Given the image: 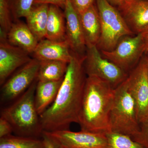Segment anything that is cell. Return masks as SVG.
I'll return each instance as SVG.
<instances>
[{
  "mask_svg": "<svg viewBox=\"0 0 148 148\" xmlns=\"http://www.w3.org/2000/svg\"><path fill=\"white\" fill-rule=\"evenodd\" d=\"M53 142L66 148H106V134L83 131L73 132L69 130L43 132Z\"/></svg>",
  "mask_w": 148,
  "mask_h": 148,
  "instance_id": "30bf717a",
  "label": "cell"
},
{
  "mask_svg": "<svg viewBox=\"0 0 148 148\" xmlns=\"http://www.w3.org/2000/svg\"><path fill=\"white\" fill-rule=\"evenodd\" d=\"M101 23V35L97 47L100 51L113 50L122 38L134 33L116 8L107 0H96Z\"/></svg>",
  "mask_w": 148,
  "mask_h": 148,
  "instance_id": "5b68a950",
  "label": "cell"
},
{
  "mask_svg": "<svg viewBox=\"0 0 148 148\" xmlns=\"http://www.w3.org/2000/svg\"><path fill=\"white\" fill-rule=\"evenodd\" d=\"M10 44L22 49L28 53L34 51L39 41L27 24L18 20L14 21L7 34Z\"/></svg>",
  "mask_w": 148,
  "mask_h": 148,
  "instance_id": "9a60e30c",
  "label": "cell"
},
{
  "mask_svg": "<svg viewBox=\"0 0 148 148\" xmlns=\"http://www.w3.org/2000/svg\"><path fill=\"white\" fill-rule=\"evenodd\" d=\"M143 36L145 42V53H148V34Z\"/></svg>",
  "mask_w": 148,
  "mask_h": 148,
  "instance_id": "4dcf8cb0",
  "label": "cell"
},
{
  "mask_svg": "<svg viewBox=\"0 0 148 148\" xmlns=\"http://www.w3.org/2000/svg\"><path fill=\"white\" fill-rule=\"evenodd\" d=\"M85 57L73 53L55 100L40 115L43 132L67 130L72 123H77L87 77L84 66Z\"/></svg>",
  "mask_w": 148,
  "mask_h": 148,
  "instance_id": "6da1fadb",
  "label": "cell"
},
{
  "mask_svg": "<svg viewBox=\"0 0 148 148\" xmlns=\"http://www.w3.org/2000/svg\"><path fill=\"white\" fill-rule=\"evenodd\" d=\"M127 80L140 124L148 118V77L144 56L129 72Z\"/></svg>",
  "mask_w": 148,
  "mask_h": 148,
  "instance_id": "9c48e42d",
  "label": "cell"
},
{
  "mask_svg": "<svg viewBox=\"0 0 148 148\" xmlns=\"http://www.w3.org/2000/svg\"><path fill=\"white\" fill-rule=\"evenodd\" d=\"M40 65L38 60L32 58L7 80L1 86V102H12L22 95L37 79Z\"/></svg>",
  "mask_w": 148,
  "mask_h": 148,
  "instance_id": "ba28073f",
  "label": "cell"
},
{
  "mask_svg": "<svg viewBox=\"0 0 148 148\" xmlns=\"http://www.w3.org/2000/svg\"><path fill=\"white\" fill-rule=\"evenodd\" d=\"M73 7L79 14L94 4L96 0H70Z\"/></svg>",
  "mask_w": 148,
  "mask_h": 148,
  "instance_id": "484cf974",
  "label": "cell"
},
{
  "mask_svg": "<svg viewBox=\"0 0 148 148\" xmlns=\"http://www.w3.org/2000/svg\"><path fill=\"white\" fill-rule=\"evenodd\" d=\"M134 34H141L148 26V0H125L117 8Z\"/></svg>",
  "mask_w": 148,
  "mask_h": 148,
  "instance_id": "4fadbf2b",
  "label": "cell"
},
{
  "mask_svg": "<svg viewBox=\"0 0 148 148\" xmlns=\"http://www.w3.org/2000/svg\"><path fill=\"white\" fill-rule=\"evenodd\" d=\"M66 2V0H36L35 1L34 4L52 5L56 6L62 9H64Z\"/></svg>",
  "mask_w": 148,
  "mask_h": 148,
  "instance_id": "83f0119b",
  "label": "cell"
},
{
  "mask_svg": "<svg viewBox=\"0 0 148 148\" xmlns=\"http://www.w3.org/2000/svg\"><path fill=\"white\" fill-rule=\"evenodd\" d=\"M145 148H148V118L140 123V130L132 138Z\"/></svg>",
  "mask_w": 148,
  "mask_h": 148,
  "instance_id": "d4e9b609",
  "label": "cell"
},
{
  "mask_svg": "<svg viewBox=\"0 0 148 148\" xmlns=\"http://www.w3.org/2000/svg\"><path fill=\"white\" fill-rule=\"evenodd\" d=\"M36 0H7L14 21L26 17Z\"/></svg>",
  "mask_w": 148,
  "mask_h": 148,
  "instance_id": "603a6c76",
  "label": "cell"
},
{
  "mask_svg": "<svg viewBox=\"0 0 148 148\" xmlns=\"http://www.w3.org/2000/svg\"><path fill=\"white\" fill-rule=\"evenodd\" d=\"M49 5L34 4L25 17L27 26L39 42L45 38Z\"/></svg>",
  "mask_w": 148,
  "mask_h": 148,
  "instance_id": "d6986e66",
  "label": "cell"
},
{
  "mask_svg": "<svg viewBox=\"0 0 148 148\" xmlns=\"http://www.w3.org/2000/svg\"><path fill=\"white\" fill-rule=\"evenodd\" d=\"M52 141H53V140H52ZM54 143H55L56 145V148H66L63 147H61V146L59 145H58V144H56V143H55V142H54Z\"/></svg>",
  "mask_w": 148,
  "mask_h": 148,
  "instance_id": "836d02e7",
  "label": "cell"
},
{
  "mask_svg": "<svg viewBox=\"0 0 148 148\" xmlns=\"http://www.w3.org/2000/svg\"><path fill=\"white\" fill-rule=\"evenodd\" d=\"M42 138L45 143V148H57L55 143L48 136L43 133Z\"/></svg>",
  "mask_w": 148,
  "mask_h": 148,
  "instance_id": "f1b7e54d",
  "label": "cell"
},
{
  "mask_svg": "<svg viewBox=\"0 0 148 148\" xmlns=\"http://www.w3.org/2000/svg\"><path fill=\"white\" fill-rule=\"evenodd\" d=\"M39 61L53 60L70 63L73 57L68 42H56L45 38L40 41L33 53Z\"/></svg>",
  "mask_w": 148,
  "mask_h": 148,
  "instance_id": "5bb4252c",
  "label": "cell"
},
{
  "mask_svg": "<svg viewBox=\"0 0 148 148\" xmlns=\"http://www.w3.org/2000/svg\"><path fill=\"white\" fill-rule=\"evenodd\" d=\"M100 52L103 57L129 74L145 53L144 36L142 34L135 36H126L120 40L113 50Z\"/></svg>",
  "mask_w": 148,
  "mask_h": 148,
  "instance_id": "52a82bcc",
  "label": "cell"
},
{
  "mask_svg": "<svg viewBox=\"0 0 148 148\" xmlns=\"http://www.w3.org/2000/svg\"><path fill=\"white\" fill-rule=\"evenodd\" d=\"M144 56L145 61L146 67H147V73L148 77V53H146V55L145 56Z\"/></svg>",
  "mask_w": 148,
  "mask_h": 148,
  "instance_id": "1f68e13d",
  "label": "cell"
},
{
  "mask_svg": "<svg viewBox=\"0 0 148 148\" xmlns=\"http://www.w3.org/2000/svg\"><path fill=\"white\" fill-rule=\"evenodd\" d=\"M115 89L103 80L87 77L78 123L81 130L107 134L111 132L110 114Z\"/></svg>",
  "mask_w": 148,
  "mask_h": 148,
  "instance_id": "7a4b0ae2",
  "label": "cell"
},
{
  "mask_svg": "<svg viewBox=\"0 0 148 148\" xmlns=\"http://www.w3.org/2000/svg\"><path fill=\"white\" fill-rule=\"evenodd\" d=\"M7 0H0V31L7 35L13 22Z\"/></svg>",
  "mask_w": 148,
  "mask_h": 148,
  "instance_id": "cb8c5ba5",
  "label": "cell"
},
{
  "mask_svg": "<svg viewBox=\"0 0 148 148\" xmlns=\"http://www.w3.org/2000/svg\"><path fill=\"white\" fill-rule=\"evenodd\" d=\"M110 121L111 132L124 134L132 138L140 130V124L136 106L128 90L127 79L115 89Z\"/></svg>",
  "mask_w": 148,
  "mask_h": 148,
  "instance_id": "277c9868",
  "label": "cell"
},
{
  "mask_svg": "<svg viewBox=\"0 0 148 148\" xmlns=\"http://www.w3.org/2000/svg\"><path fill=\"white\" fill-rule=\"evenodd\" d=\"M0 148H45L42 138L11 135L0 138Z\"/></svg>",
  "mask_w": 148,
  "mask_h": 148,
  "instance_id": "44dd1931",
  "label": "cell"
},
{
  "mask_svg": "<svg viewBox=\"0 0 148 148\" xmlns=\"http://www.w3.org/2000/svg\"><path fill=\"white\" fill-rule=\"evenodd\" d=\"M86 47L97 46L101 35V23L96 3L79 14Z\"/></svg>",
  "mask_w": 148,
  "mask_h": 148,
  "instance_id": "2e32d148",
  "label": "cell"
},
{
  "mask_svg": "<svg viewBox=\"0 0 148 148\" xmlns=\"http://www.w3.org/2000/svg\"><path fill=\"white\" fill-rule=\"evenodd\" d=\"M45 38L56 42L66 40V22L64 12L56 6L49 5Z\"/></svg>",
  "mask_w": 148,
  "mask_h": 148,
  "instance_id": "ac0fdd59",
  "label": "cell"
},
{
  "mask_svg": "<svg viewBox=\"0 0 148 148\" xmlns=\"http://www.w3.org/2000/svg\"><path fill=\"white\" fill-rule=\"evenodd\" d=\"M84 66L87 77H95L105 81L115 89L128 77V73L104 58L96 45L87 46Z\"/></svg>",
  "mask_w": 148,
  "mask_h": 148,
  "instance_id": "8992f818",
  "label": "cell"
},
{
  "mask_svg": "<svg viewBox=\"0 0 148 148\" xmlns=\"http://www.w3.org/2000/svg\"><path fill=\"white\" fill-rule=\"evenodd\" d=\"M66 22V40L73 54L81 57L86 54V43L79 14L73 7L70 0H66L64 8Z\"/></svg>",
  "mask_w": 148,
  "mask_h": 148,
  "instance_id": "7c38bea8",
  "label": "cell"
},
{
  "mask_svg": "<svg viewBox=\"0 0 148 148\" xmlns=\"http://www.w3.org/2000/svg\"><path fill=\"white\" fill-rule=\"evenodd\" d=\"M40 61L38 80L58 81L64 78L69 63L63 61L47 60Z\"/></svg>",
  "mask_w": 148,
  "mask_h": 148,
  "instance_id": "ffe728a7",
  "label": "cell"
},
{
  "mask_svg": "<svg viewBox=\"0 0 148 148\" xmlns=\"http://www.w3.org/2000/svg\"><path fill=\"white\" fill-rule=\"evenodd\" d=\"M106 148H145L128 135L110 132L106 134Z\"/></svg>",
  "mask_w": 148,
  "mask_h": 148,
  "instance_id": "7402d4cb",
  "label": "cell"
},
{
  "mask_svg": "<svg viewBox=\"0 0 148 148\" xmlns=\"http://www.w3.org/2000/svg\"><path fill=\"white\" fill-rule=\"evenodd\" d=\"M111 5L118 8L124 3L125 0H107Z\"/></svg>",
  "mask_w": 148,
  "mask_h": 148,
  "instance_id": "f546056e",
  "label": "cell"
},
{
  "mask_svg": "<svg viewBox=\"0 0 148 148\" xmlns=\"http://www.w3.org/2000/svg\"><path fill=\"white\" fill-rule=\"evenodd\" d=\"M13 132L10 123L3 117L0 118V138L11 135Z\"/></svg>",
  "mask_w": 148,
  "mask_h": 148,
  "instance_id": "4316f807",
  "label": "cell"
},
{
  "mask_svg": "<svg viewBox=\"0 0 148 148\" xmlns=\"http://www.w3.org/2000/svg\"><path fill=\"white\" fill-rule=\"evenodd\" d=\"M63 79L58 81L38 80L35 92V103L40 116L55 100Z\"/></svg>",
  "mask_w": 148,
  "mask_h": 148,
  "instance_id": "e0dca14e",
  "label": "cell"
},
{
  "mask_svg": "<svg viewBox=\"0 0 148 148\" xmlns=\"http://www.w3.org/2000/svg\"><path fill=\"white\" fill-rule=\"evenodd\" d=\"M141 34L143 35H145L148 34V26Z\"/></svg>",
  "mask_w": 148,
  "mask_h": 148,
  "instance_id": "d6a6232c",
  "label": "cell"
},
{
  "mask_svg": "<svg viewBox=\"0 0 148 148\" xmlns=\"http://www.w3.org/2000/svg\"><path fill=\"white\" fill-rule=\"evenodd\" d=\"M38 82L37 79L22 95L1 111V116L10 123L15 135L42 138L43 130L35 103Z\"/></svg>",
  "mask_w": 148,
  "mask_h": 148,
  "instance_id": "3957f363",
  "label": "cell"
},
{
  "mask_svg": "<svg viewBox=\"0 0 148 148\" xmlns=\"http://www.w3.org/2000/svg\"><path fill=\"white\" fill-rule=\"evenodd\" d=\"M29 53L10 44L7 35L0 31V84L2 85L14 72L29 62Z\"/></svg>",
  "mask_w": 148,
  "mask_h": 148,
  "instance_id": "8fae6325",
  "label": "cell"
}]
</instances>
